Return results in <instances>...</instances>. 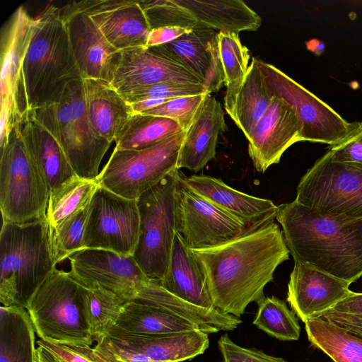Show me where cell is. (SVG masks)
<instances>
[{
  "label": "cell",
  "mask_w": 362,
  "mask_h": 362,
  "mask_svg": "<svg viewBox=\"0 0 362 362\" xmlns=\"http://www.w3.org/2000/svg\"><path fill=\"white\" fill-rule=\"evenodd\" d=\"M192 250L214 308L237 317L250 303L258 304L265 298V286L290 253L274 221L218 246Z\"/></svg>",
  "instance_id": "6da1fadb"
},
{
  "label": "cell",
  "mask_w": 362,
  "mask_h": 362,
  "mask_svg": "<svg viewBox=\"0 0 362 362\" xmlns=\"http://www.w3.org/2000/svg\"><path fill=\"white\" fill-rule=\"evenodd\" d=\"M276 219L294 262L350 284L362 276V218L313 211L294 200L278 206Z\"/></svg>",
  "instance_id": "7a4b0ae2"
},
{
  "label": "cell",
  "mask_w": 362,
  "mask_h": 362,
  "mask_svg": "<svg viewBox=\"0 0 362 362\" xmlns=\"http://www.w3.org/2000/svg\"><path fill=\"white\" fill-rule=\"evenodd\" d=\"M81 79L61 8L48 5L34 18L23 62L26 114L57 102L70 82Z\"/></svg>",
  "instance_id": "3957f363"
},
{
  "label": "cell",
  "mask_w": 362,
  "mask_h": 362,
  "mask_svg": "<svg viewBox=\"0 0 362 362\" xmlns=\"http://www.w3.org/2000/svg\"><path fill=\"white\" fill-rule=\"evenodd\" d=\"M56 265L46 216L24 223L2 221L0 301L3 306L26 309Z\"/></svg>",
  "instance_id": "277c9868"
},
{
  "label": "cell",
  "mask_w": 362,
  "mask_h": 362,
  "mask_svg": "<svg viewBox=\"0 0 362 362\" xmlns=\"http://www.w3.org/2000/svg\"><path fill=\"white\" fill-rule=\"evenodd\" d=\"M30 112L57 140L75 174L98 180L111 143L98 135L90 123L83 79L70 82L57 102Z\"/></svg>",
  "instance_id": "5b68a950"
},
{
  "label": "cell",
  "mask_w": 362,
  "mask_h": 362,
  "mask_svg": "<svg viewBox=\"0 0 362 362\" xmlns=\"http://www.w3.org/2000/svg\"><path fill=\"white\" fill-rule=\"evenodd\" d=\"M83 286L57 269L35 293L26 310L36 334L54 344L88 346L93 339L83 311Z\"/></svg>",
  "instance_id": "8992f818"
},
{
  "label": "cell",
  "mask_w": 362,
  "mask_h": 362,
  "mask_svg": "<svg viewBox=\"0 0 362 362\" xmlns=\"http://www.w3.org/2000/svg\"><path fill=\"white\" fill-rule=\"evenodd\" d=\"M50 190L31 158L21 122L1 147L0 208L2 221L24 223L46 216Z\"/></svg>",
  "instance_id": "52a82bcc"
},
{
  "label": "cell",
  "mask_w": 362,
  "mask_h": 362,
  "mask_svg": "<svg viewBox=\"0 0 362 362\" xmlns=\"http://www.w3.org/2000/svg\"><path fill=\"white\" fill-rule=\"evenodd\" d=\"M175 169L137 199L139 235L133 258L150 279L162 280L177 232V189Z\"/></svg>",
  "instance_id": "ba28073f"
},
{
  "label": "cell",
  "mask_w": 362,
  "mask_h": 362,
  "mask_svg": "<svg viewBox=\"0 0 362 362\" xmlns=\"http://www.w3.org/2000/svg\"><path fill=\"white\" fill-rule=\"evenodd\" d=\"M185 134L182 131L142 150L115 148L99 173V185L124 198L136 200L177 168Z\"/></svg>",
  "instance_id": "9c48e42d"
},
{
  "label": "cell",
  "mask_w": 362,
  "mask_h": 362,
  "mask_svg": "<svg viewBox=\"0 0 362 362\" xmlns=\"http://www.w3.org/2000/svg\"><path fill=\"white\" fill-rule=\"evenodd\" d=\"M295 200L313 211L362 218V167L333 161L328 151L301 177Z\"/></svg>",
  "instance_id": "30bf717a"
},
{
  "label": "cell",
  "mask_w": 362,
  "mask_h": 362,
  "mask_svg": "<svg viewBox=\"0 0 362 362\" xmlns=\"http://www.w3.org/2000/svg\"><path fill=\"white\" fill-rule=\"evenodd\" d=\"M258 64L268 92L287 103L297 116L300 141L333 146L347 136L351 123L333 108L276 66L259 59Z\"/></svg>",
  "instance_id": "8fae6325"
},
{
  "label": "cell",
  "mask_w": 362,
  "mask_h": 362,
  "mask_svg": "<svg viewBox=\"0 0 362 362\" xmlns=\"http://www.w3.org/2000/svg\"><path fill=\"white\" fill-rule=\"evenodd\" d=\"M33 23L34 18L20 6L1 30L0 148L13 127L21 123L26 114L22 74Z\"/></svg>",
  "instance_id": "7c38bea8"
},
{
  "label": "cell",
  "mask_w": 362,
  "mask_h": 362,
  "mask_svg": "<svg viewBox=\"0 0 362 362\" xmlns=\"http://www.w3.org/2000/svg\"><path fill=\"white\" fill-rule=\"evenodd\" d=\"M208 334L194 329L161 334L108 333L94 349L112 362H183L209 347Z\"/></svg>",
  "instance_id": "4fadbf2b"
},
{
  "label": "cell",
  "mask_w": 362,
  "mask_h": 362,
  "mask_svg": "<svg viewBox=\"0 0 362 362\" xmlns=\"http://www.w3.org/2000/svg\"><path fill=\"white\" fill-rule=\"evenodd\" d=\"M139 235L136 200L119 196L99 185L90 204L84 248L132 256Z\"/></svg>",
  "instance_id": "5bb4252c"
},
{
  "label": "cell",
  "mask_w": 362,
  "mask_h": 362,
  "mask_svg": "<svg viewBox=\"0 0 362 362\" xmlns=\"http://www.w3.org/2000/svg\"><path fill=\"white\" fill-rule=\"evenodd\" d=\"M176 214L177 232L192 250L214 247L253 230L193 190L180 173Z\"/></svg>",
  "instance_id": "9a60e30c"
},
{
  "label": "cell",
  "mask_w": 362,
  "mask_h": 362,
  "mask_svg": "<svg viewBox=\"0 0 362 362\" xmlns=\"http://www.w3.org/2000/svg\"><path fill=\"white\" fill-rule=\"evenodd\" d=\"M69 275L85 286H98L127 302L134 300L150 281L132 256L84 248L69 257Z\"/></svg>",
  "instance_id": "2e32d148"
},
{
  "label": "cell",
  "mask_w": 362,
  "mask_h": 362,
  "mask_svg": "<svg viewBox=\"0 0 362 362\" xmlns=\"http://www.w3.org/2000/svg\"><path fill=\"white\" fill-rule=\"evenodd\" d=\"M61 8L72 52L83 79L111 83L121 51L113 47L93 21L71 1Z\"/></svg>",
  "instance_id": "e0dca14e"
},
{
  "label": "cell",
  "mask_w": 362,
  "mask_h": 362,
  "mask_svg": "<svg viewBox=\"0 0 362 362\" xmlns=\"http://www.w3.org/2000/svg\"><path fill=\"white\" fill-rule=\"evenodd\" d=\"M74 4L118 50L146 47L151 28L139 1L83 0Z\"/></svg>",
  "instance_id": "ac0fdd59"
},
{
  "label": "cell",
  "mask_w": 362,
  "mask_h": 362,
  "mask_svg": "<svg viewBox=\"0 0 362 362\" xmlns=\"http://www.w3.org/2000/svg\"><path fill=\"white\" fill-rule=\"evenodd\" d=\"M163 82L203 85L182 64L150 47H132L121 51L111 82L119 93Z\"/></svg>",
  "instance_id": "d6986e66"
},
{
  "label": "cell",
  "mask_w": 362,
  "mask_h": 362,
  "mask_svg": "<svg viewBox=\"0 0 362 362\" xmlns=\"http://www.w3.org/2000/svg\"><path fill=\"white\" fill-rule=\"evenodd\" d=\"M218 32L198 24L175 40L150 48L185 66L211 94L218 91L224 84Z\"/></svg>",
  "instance_id": "ffe728a7"
},
{
  "label": "cell",
  "mask_w": 362,
  "mask_h": 362,
  "mask_svg": "<svg viewBox=\"0 0 362 362\" xmlns=\"http://www.w3.org/2000/svg\"><path fill=\"white\" fill-rule=\"evenodd\" d=\"M300 125L294 111L284 100L272 101L248 139V153L260 173L279 163L293 144L300 141Z\"/></svg>",
  "instance_id": "44dd1931"
},
{
  "label": "cell",
  "mask_w": 362,
  "mask_h": 362,
  "mask_svg": "<svg viewBox=\"0 0 362 362\" xmlns=\"http://www.w3.org/2000/svg\"><path fill=\"white\" fill-rule=\"evenodd\" d=\"M350 284L306 263L294 262L287 301L303 322L333 308L351 292Z\"/></svg>",
  "instance_id": "7402d4cb"
},
{
  "label": "cell",
  "mask_w": 362,
  "mask_h": 362,
  "mask_svg": "<svg viewBox=\"0 0 362 362\" xmlns=\"http://www.w3.org/2000/svg\"><path fill=\"white\" fill-rule=\"evenodd\" d=\"M180 175L193 190L250 229L259 228L276 218L278 206L269 199L240 192L212 176L187 177L180 171Z\"/></svg>",
  "instance_id": "603a6c76"
},
{
  "label": "cell",
  "mask_w": 362,
  "mask_h": 362,
  "mask_svg": "<svg viewBox=\"0 0 362 362\" xmlns=\"http://www.w3.org/2000/svg\"><path fill=\"white\" fill-rule=\"evenodd\" d=\"M227 129L221 103L208 94L186 132L177 168L197 173L216 156L219 134Z\"/></svg>",
  "instance_id": "cb8c5ba5"
},
{
  "label": "cell",
  "mask_w": 362,
  "mask_h": 362,
  "mask_svg": "<svg viewBox=\"0 0 362 362\" xmlns=\"http://www.w3.org/2000/svg\"><path fill=\"white\" fill-rule=\"evenodd\" d=\"M160 281L165 289L177 297L200 307L215 308L202 269L193 250L177 232L165 276Z\"/></svg>",
  "instance_id": "d4e9b609"
},
{
  "label": "cell",
  "mask_w": 362,
  "mask_h": 362,
  "mask_svg": "<svg viewBox=\"0 0 362 362\" xmlns=\"http://www.w3.org/2000/svg\"><path fill=\"white\" fill-rule=\"evenodd\" d=\"M26 148L45 177L50 192L77 176L54 136L28 112L21 122Z\"/></svg>",
  "instance_id": "484cf974"
},
{
  "label": "cell",
  "mask_w": 362,
  "mask_h": 362,
  "mask_svg": "<svg viewBox=\"0 0 362 362\" xmlns=\"http://www.w3.org/2000/svg\"><path fill=\"white\" fill-rule=\"evenodd\" d=\"M83 81L90 123L98 135L112 143L134 112L110 83L93 78Z\"/></svg>",
  "instance_id": "4316f807"
},
{
  "label": "cell",
  "mask_w": 362,
  "mask_h": 362,
  "mask_svg": "<svg viewBox=\"0 0 362 362\" xmlns=\"http://www.w3.org/2000/svg\"><path fill=\"white\" fill-rule=\"evenodd\" d=\"M134 301L156 306L197 325L206 334L233 330L242 322L234 315L216 308H206L184 300L165 289L159 279H151Z\"/></svg>",
  "instance_id": "83f0119b"
},
{
  "label": "cell",
  "mask_w": 362,
  "mask_h": 362,
  "mask_svg": "<svg viewBox=\"0 0 362 362\" xmlns=\"http://www.w3.org/2000/svg\"><path fill=\"white\" fill-rule=\"evenodd\" d=\"M197 23L216 30L239 33L255 31L262 18L241 0H175Z\"/></svg>",
  "instance_id": "f1b7e54d"
},
{
  "label": "cell",
  "mask_w": 362,
  "mask_h": 362,
  "mask_svg": "<svg viewBox=\"0 0 362 362\" xmlns=\"http://www.w3.org/2000/svg\"><path fill=\"white\" fill-rule=\"evenodd\" d=\"M194 329L201 330L197 325L160 308L131 300L125 303L115 327L109 333L161 334Z\"/></svg>",
  "instance_id": "f546056e"
},
{
  "label": "cell",
  "mask_w": 362,
  "mask_h": 362,
  "mask_svg": "<svg viewBox=\"0 0 362 362\" xmlns=\"http://www.w3.org/2000/svg\"><path fill=\"white\" fill-rule=\"evenodd\" d=\"M35 329L25 308H0V362H35Z\"/></svg>",
  "instance_id": "4dcf8cb0"
},
{
  "label": "cell",
  "mask_w": 362,
  "mask_h": 362,
  "mask_svg": "<svg viewBox=\"0 0 362 362\" xmlns=\"http://www.w3.org/2000/svg\"><path fill=\"white\" fill-rule=\"evenodd\" d=\"M272 99L264 86L258 59L253 57L233 108L228 113L247 140Z\"/></svg>",
  "instance_id": "1f68e13d"
},
{
  "label": "cell",
  "mask_w": 362,
  "mask_h": 362,
  "mask_svg": "<svg viewBox=\"0 0 362 362\" xmlns=\"http://www.w3.org/2000/svg\"><path fill=\"white\" fill-rule=\"evenodd\" d=\"M182 131L180 125L170 118L134 112L117 135L115 148L145 149Z\"/></svg>",
  "instance_id": "d6a6232c"
},
{
  "label": "cell",
  "mask_w": 362,
  "mask_h": 362,
  "mask_svg": "<svg viewBox=\"0 0 362 362\" xmlns=\"http://www.w3.org/2000/svg\"><path fill=\"white\" fill-rule=\"evenodd\" d=\"M305 329L311 345L334 362H362V337L319 317L308 320Z\"/></svg>",
  "instance_id": "836d02e7"
},
{
  "label": "cell",
  "mask_w": 362,
  "mask_h": 362,
  "mask_svg": "<svg viewBox=\"0 0 362 362\" xmlns=\"http://www.w3.org/2000/svg\"><path fill=\"white\" fill-rule=\"evenodd\" d=\"M221 62L226 92L224 107L228 113L234 105L248 70L250 53L238 33L219 31L217 34Z\"/></svg>",
  "instance_id": "e575fe53"
},
{
  "label": "cell",
  "mask_w": 362,
  "mask_h": 362,
  "mask_svg": "<svg viewBox=\"0 0 362 362\" xmlns=\"http://www.w3.org/2000/svg\"><path fill=\"white\" fill-rule=\"evenodd\" d=\"M83 286L84 315L93 341L98 343L115 327L127 301L100 286Z\"/></svg>",
  "instance_id": "d590c367"
},
{
  "label": "cell",
  "mask_w": 362,
  "mask_h": 362,
  "mask_svg": "<svg viewBox=\"0 0 362 362\" xmlns=\"http://www.w3.org/2000/svg\"><path fill=\"white\" fill-rule=\"evenodd\" d=\"M98 186V180L76 176L51 192L46 212L51 230L89 204Z\"/></svg>",
  "instance_id": "8d00e7d4"
},
{
  "label": "cell",
  "mask_w": 362,
  "mask_h": 362,
  "mask_svg": "<svg viewBox=\"0 0 362 362\" xmlns=\"http://www.w3.org/2000/svg\"><path fill=\"white\" fill-rule=\"evenodd\" d=\"M252 324L281 341H296L300 337V327L296 315L274 296L265 297L258 303Z\"/></svg>",
  "instance_id": "74e56055"
},
{
  "label": "cell",
  "mask_w": 362,
  "mask_h": 362,
  "mask_svg": "<svg viewBox=\"0 0 362 362\" xmlns=\"http://www.w3.org/2000/svg\"><path fill=\"white\" fill-rule=\"evenodd\" d=\"M90 204L52 230L53 253L57 264L84 249L83 239Z\"/></svg>",
  "instance_id": "f35d334b"
},
{
  "label": "cell",
  "mask_w": 362,
  "mask_h": 362,
  "mask_svg": "<svg viewBox=\"0 0 362 362\" xmlns=\"http://www.w3.org/2000/svg\"><path fill=\"white\" fill-rule=\"evenodd\" d=\"M151 30L162 27L193 29L198 23L191 13L175 0L139 1Z\"/></svg>",
  "instance_id": "ab89813d"
},
{
  "label": "cell",
  "mask_w": 362,
  "mask_h": 362,
  "mask_svg": "<svg viewBox=\"0 0 362 362\" xmlns=\"http://www.w3.org/2000/svg\"><path fill=\"white\" fill-rule=\"evenodd\" d=\"M209 93L202 84L163 82L120 93L129 104L152 98L173 99Z\"/></svg>",
  "instance_id": "60d3db41"
},
{
  "label": "cell",
  "mask_w": 362,
  "mask_h": 362,
  "mask_svg": "<svg viewBox=\"0 0 362 362\" xmlns=\"http://www.w3.org/2000/svg\"><path fill=\"white\" fill-rule=\"evenodd\" d=\"M208 94L210 93L170 99L142 113L173 119L187 132Z\"/></svg>",
  "instance_id": "b9f144b4"
},
{
  "label": "cell",
  "mask_w": 362,
  "mask_h": 362,
  "mask_svg": "<svg viewBox=\"0 0 362 362\" xmlns=\"http://www.w3.org/2000/svg\"><path fill=\"white\" fill-rule=\"evenodd\" d=\"M329 151L333 161L362 167V122H351L347 136Z\"/></svg>",
  "instance_id": "7bdbcfd3"
},
{
  "label": "cell",
  "mask_w": 362,
  "mask_h": 362,
  "mask_svg": "<svg viewBox=\"0 0 362 362\" xmlns=\"http://www.w3.org/2000/svg\"><path fill=\"white\" fill-rule=\"evenodd\" d=\"M223 362H287L281 357L267 355L254 348H244L234 343L228 334L218 340Z\"/></svg>",
  "instance_id": "ee69618b"
},
{
  "label": "cell",
  "mask_w": 362,
  "mask_h": 362,
  "mask_svg": "<svg viewBox=\"0 0 362 362\" xmlns=\"http://www.w3.org/2000/svg\"><path fill=\"white\" fill-rule=\"evenodd\" d=\"M37 344L50 351L60 362H112L88 346L54 344L42 339Z\"/></svg>",
  "instance_id": "f6af8a7d"
},
{
  "label": "cell",
  "mask_w": 362,
  "mask_h": 362,
  "mask_svg": "<svg viewBox=\"0 0 362 362\" xmlns=\"http://www.w3.org/2000/svg\"><path fill=\"white\" fill-rule=\"evenodd\" d=\"M319 317L356 337H362V315L329 310Z\"/></svg>",
  "instance_id": "bcb514c9"
},
{
  "label": "cell",
  "mask_w": 362,
  "mask_h": 362,
  "mask_svg": "<svg viewBox=\"0 0 362 362\" xmlns=\"http://www.w3.org/2000/svg\"><path fill=\"white\" fill-rule=\"evenodd\" d=\"M192 29L181 27H162L151 30L146 47H154L170 42L182 35L190 32Z\"/></svg>",
  "instance_id": "7dc6e473"
},
{
  "label": "cell",
  "mask_w": 362,
  "mask_h": 362,
  "mask_svg": "<svg viewBox=\"0 0 362 362\" xmlns=\"http://www.w3.org/2000/svg\"><path fill=\"white\" fill-rule=\"evenodd\" d=\"M331 310L362 315V293L351 291Z\"/></svg>",
  "instance_id": "c3c4849f"
},
{
  "label": "cell",
  "mask_w": 362,
  "mask_h": 362,
  "mask_svg": "<svg viewBox=\"0 0 362 362\" xmlns=\"http://www.w3.org/2000/svg\"><path fill=\"white\" fill-rule=\"evenodd\" d=\"M170 99L152 98L130 104L135 113H142L148 110L157 107Z\"/></svg>",
  "instance_id": "681fc988"
},
{
  "label": "cell",
  "mask_w": 362,
  "mask_h": 362,
  "mask_svg": "<svg viewBox=\"0 0 362 362\" xmlns=\"http://www.w3.org/2000/svg\"><path fill=\"white\" fill-rule=\"evenodd\" d=\"M37 345L35 349V362H60L50 351L40 344Z\"/></svg>",
  "instance_id": "f907efd6"
},
{
  "label": "cell",
  "mask_w": 362,
  "mask_h": 362,
  "mask_svg": "<svg viewBox=\"0 0 362 362\" xmlns=\"http://www.w3.org/2000/svg\"><path fill=\"white\" fill-rule=\"evenodd\" d=\"M307 49L313 52L316 56H320L325 51L324 42L318 39H311L305 42Z\"/></svg>",
  "instance_id": "816d5d0a"
}]
</instances>
